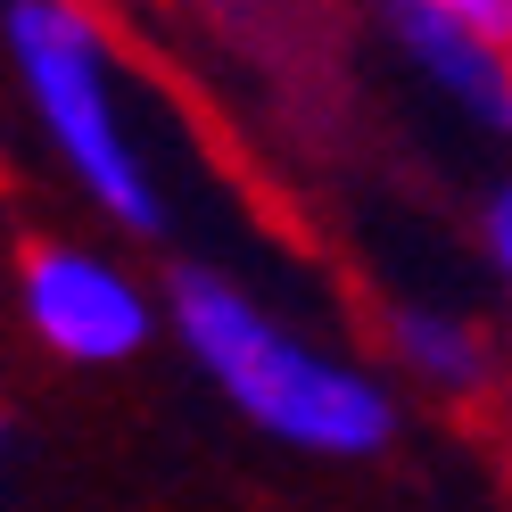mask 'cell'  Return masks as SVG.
Returning a JSON list of instances; mask_svg holds the SVG:
<instances>
[{
	"label": "cell",
	"mask_w": 512,
	"mask_h": 512,
	"mask_svg": "<svg viewBox=\"0 0 512 512\" xmlns=\"http://www.w3.org/2000/svg\"><path fill=\"white\" fill-rule=\"evenodd\" d=\"M380 17H389V34L397 50L422 67L446 100H463L479 124H496V133H512V50L496 42H479L471 25L455 17H438L430 0H380Z\"/></svg>",
	"instance_id": "4"
},
{
	"label": "cell",
	"mask_w": 512,
	"mask_h": 512,
	"mask_svg": "<svg viewBox=\"0 0 512 512\" xmlns=\"http://www.w3.org/2000/svg\"><path fill=\"white\" fill-rule=\"evenodd\" d=\"M438 17H455V25H471L479 42H496V50H512V0H430Z\"/></svg>",
	"instance_id": "6"
},
{
	"label": "cell",
	"mask_w": 512,
	"mask_h": 512,
	"mask_svg": "<svg viewBox=\"0 0 512 512\" xmlns=\"http://www.w3.org/2000/svg\"><path fill=\"white\" fill-rule=\"evenodd\" d=\"M25 323H34L67 364H124V356H141L149 347V298L124 281L108 256H91V248H25Z\"/></svg>",
	"instance_id": "3"
},
{
	"label": "cell",
	"mask_w": 512,
	"mask_h": 512,
	"mask_svg": "<svg viewBox=\"0 0 512 512\" xmlns=\"http://www.w3.org/2000/svg\"><path fill=\"white\" fill-rule=\"evenodd\" d=\"M479 232H488V265H496V281L512 290V182L488 190V215H479Z\"/></svg>",
	"instance_id": "7"
},
{
	"label": "cell",
	"mask_w": 512,
	"mask_h": 512,
	"mask_svg": "<svg viewBox=\"0 0 512 512\" xmlns=\"http://www.w3.org/2000/svg\"><path fill=\"white\" fill-rule=\"evenodd\" d=\"M389 347L430 380V389H446V397H479L496 380L488 339H479L463 314H438V306H397L389 314Z\"/></svg>",
	"instance_id": "5"
},
{
	"label": "cell",
	"mask_w": 512,
	"mask_h": 512,
	"mask_svg": "<svg viewBox=\"0 0 512 512\" xmlns=\"http://www.w3.org/2000/svg\"><path fill=\"white\" fill-rule=\"evenodd\" d=\"M496 438H504V455H512V389L496 397Z\"/></svg>",
	"instance_id": "8"
},
{
	"label": "cell",
	"mask_w": 512,
	"mask_h": 512,
	"mask_svg": "<svg viewBox=\"0 0 512 512\" xmlns=\"http://www.w3.org/2000/svg\"><path fill=\"white\" fill-rule=\"evenodd\" d=\"M174 331L199 356V372L232 397L256 430L306 446V455H380L397 438V405L372 372L331 364L323 347H306L256 314L232 281L182 273L174 281Z\"/></svg>",
	"instance_id": "1"
},
{
	"label": "cell",
	"mask_w": 512,
	"mask_h": 512,
	"mask_svg": "<svg viewBox=\"0 0 512 512\" xmlns=\"http://www.w3.org/2000/svg\"><path fill=\"white\" fill-rule=\"evenodd\" d=\"M0 430H9V422H0Z\"/></svg>",
	"instance_id": "9"
},
{
	"label": "cell",
	"mask_w": 512,
	"mask_h": 512,
	"mask_svg": "<svg viewBox=\"0 0 512 512\" xmlns=\"http://www.w3.org/2000/svg\"><path fill=\"white\" fill-rule=\"evenodd\" d=\"M9 58H17V83L34 91L58 157H67L75 182L91 190V207H108L124 232H157L166 207H157V182L141 174L133 141H124L116 67H108L100 25H91L75 0H17L9 9Z\"/></svg>",
	"instance_id": "2"
}]
</instances>
